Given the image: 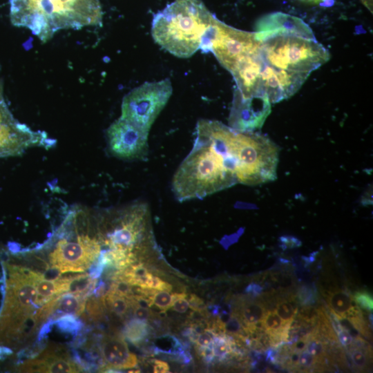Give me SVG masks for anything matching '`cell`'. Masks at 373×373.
<instances>
[{"label":"cell","mask_w":373,"mask_h":373,"mask_svg":"<svg viewBox=\"0 0 373 373\" xmlns=\"http://www.w3.org/2000/svg\"><path fill=\"white\" fill-rule=\"evenodd\" d=\"M198 354L204 359L207 362L211 361L214 358V354L211 346H198Z\"/></svg>","instance_id":"cell-30"},{"label":"cell","mask_w":373,"mask_h":373,"mask_svg":"<svg viewBox=\"0 0 373 373\" xmlns=\"http://www.w3.org/2000/svg\"><path fill=\"white\" fill-rule=\"evenodd\" d=\"M216 336V334L211 329H205L199 334L195 343L198 346H211Z\"/></svg>","instance_id":"cell-27"},{"label":"cell","mask_w":373,"mask_h":373,"mask_svg":"<svg viewBox=\"0 0 373 373\" xmlns=\"http://www.w3.org/2000/svg\"><path fill=\"white\" fill-rule=\"evenodd\" d=\"M238 167L228 129L218 122L200 121L193 146L173 177L172 191L180 202L204 198L237 184Z\"/></svg>","instance_id":"cell-2"},{"label":"cell","mask_w":373,"mask_h":373,"mask_svg":"<svg viewBox=\"0 0 373 373\" xmlns=\"http://www.w3.org/2000/svg\"><path fill=\"white\" fill-rule=\"evenodd\" d=\"M84 369L73 360L65 348L59 345L48 346L35 358L19 365L23 372H79Z\"/></svg>","instance_id":"cell-12"},{"label":"cell","mask_w":373,"mask_h":373,"mask_svg":"<svg viewBox=\"0 0 373 373\" xmlns=\"http://www.w3.org/2000/svg\"><path fill=\"white\" fill-rule=\"evenodd\" d=\"M149 133L120 117L106 130L108 151L120 160H144L149 155Z\"/></svg>","instance_id":"cell-8"},{"label":"cell","mask_w":373,"mask_h":373,"mask_svg":"<svg viewBox=\"0 0 373 373\" xmlns=\"http://www.w3.org/2000/svg\"><path fill=\"white\" fill-rule=\"evenodd\" d=\"M299 1L302 2H305V3H312V4H318L323 1V0H299Z\"/></svg>","instance_id":"cell-34"},{"label":"cell","mask_w":373,"mask_h":373,"mask_svg":"<svg viewBox=\"0 0 373 373\" xmlns=\"http://www.w3.org/2000/svg\"><path fill=\"white\" fill-rule=\"evenodd\" d=\"M1 257L0 361L14 354L50 319L59 297L45 303L39 294L41 273L22 251L9 248Z\"/></svg>","instance_id":"cell-1"},{"label":"cell","mask_w":373,"mask_h":373,"mask_svg":"<svg viewBox=\"0 0 373 373\" xmlns=\"http://www.w3.org/2000/svg\"><path fill=\"white\" fill-rule=\"evenodd\" d=\"M98 349L102 365L105 367L104 370L131 369L137 365V356L130 352L124 338L119 334L104 335Z\"/></svg>","instance_id":"cell-14"},{"label":"cell","mask_w":373,"mask_h":373,"mask_svg":"<svg viewBox=\"0 0 373 373\" xmlns=\"http://www.w3.org/2000/svg\"><path fill=\"white\" fill-rule=\"evenodd\" d=\"M353 300L361 309L367 312H372L373 308L372 296L366 291H358L354 294Z\"/></svg>","instance_id":"cell-24"},{"label":"cell","mask_w":373,"mask_h":373,"mask_svg":"<svg viewBox=\"0 0 373 373\" xmlns=\"http://www.w3.org/2000/svg\"><path fill=\"white\" fill-rule=\"evenodd\" d=\"M173 92L169 79L145 82L123 98L121 117L149 131Z\"/></svg>","instance_id":"cell-6"},{"label":"cell","mask_w":373,"mask_h":373,"mask_svg":"<svg viewBox=\"0 0 373 373\" xmlns=\"http://www.w3.org/2000/svg\"><path fill=\"white\" fill-rule=\"evenodd\" d=\"M173 309L179 313H184L189 307L187 295L185 293H175L172 294Z\"/></svg>","instance_id":"cell-25"},{"label":"cell","mask_w":373,"mask_h":373,"mask_svg":"<svg viewBox=\"0 0 373 373\" xmlns=\"http://www.w3.org/2000/svg\"><path fill=\"white\" fill-rule=\"evenodd\" d=\"M216 19L201 0H175L154 15L151 35L171 54L189 58L201 49Z\"/></svg>","instance_id":"cell-3"},{"label":"cell","mask_w":373,"mask_h":373,"mask_svg":"<svg viewBox=\"0 0 373 373\" xmlns=\"http://www.w3.org/2000/svg\"><path fill=\"white\" fill-rule=\"evenodd\" d=\"M299 365L304 367L305 370H314L316 365L315 358L306 350L299 353Z\"/></svg>","instance_id":"cell-26"},{"label":"cell","mask_w":373,"mask_h":373,"mask_svg":"<svg viewBox=\"0 0 373 373\" xmlns=\"http://www.w3.org/2000/svg\"><path fill=\"white\" fill-rule=\"evenodd\" d=\"M148 334L149 327L146 321L137 318L127 322L124 329V336L136 345L142 343Z\"/></svg>","instance_id":"cell-18"},{"label":"cell","mask_w":373,"mask_h":373,"mask_svg":"<svg viewBox=\"0 0 373 373\" xmlns=\"http://www.w3.org/2000/svg\"><path fill=\"white\" fill-rule=\"evenodd\" d=\"M189 307L194 312H203L206 310L203 300L195 294H191L187 299Z\"/></svg>","instance_id":"cell-29"},{"label":"cell","mask_w":373,"mask_h":373,"mask_svg":"<svg viewBox=\"0 0 373 373\" xmlns=\"http://www.w3.org/2000/svg\"><path fill=\"white\" fill-rule=\"evenodd\" d=\"M270 113L271 102L267 95L244 97L236 89L229 124L236 131L253 132L262 126Z\"/></svg>","instance_id":"cell-9"},{"label":"cell","mask_w":373,"mask_h":373,"mask_svg":"<svg viewBox=\"0 0 373 373\" xmlns=\"http://www.w3.org/2000/svg\"><path fill=\"white\" fill-rule=\"evenodd\" d=\"M261 75L265 93L271 103H277L294 95L310 74L278 69L265 62Z\"/></svg>","instance_id":"cell-11"},{"label":"cell","mask_w":373,"mask_h":373,"mask_svg":"<svg viewBox=\"0 0 373 373\" xmlns=\"http://www.w3.org/2000/svg\"><path fill=\"white\" fill-rule=\"evenodd\" d=\"M128 372H140V370L139 369H132V368H131V370H128Z\"/></svg>","instance_id":"cell-35"},{"label":"cell","mask_w":373,"mask_h":373,"mask_svg":"<svg viewBox=\"0 0 373 373\" xmlns=\"http://www.w3.org/2000/svg\"><path fill=\"white\" fill-rule=\"evenodd\" d=\"M103 298L106 309L119 317L125 316L131 307L129 299L109 290L103 295Z\"/></svg>","instance_id":"cell-19"},{"label":"cell","mask_w":373,"mask_h":373,"mask_svg":"<svg viewBox=\"0 0 373 373\" xmlns=\"http://www.w3.org/2000/svg\"><path fill=\"white\" fill-rule=\"evenodd\" d=\"M153 372L155 373H166L169 372V366L167 363L158 360H153Z\"/></svg>","instance_id":"cell-31"},{"label":"cell","mask_w":373,"mask_h":373,"mask_svg":"<svg viewBox=\"0 0 373 373\" xmlns=\"http://www.w3.org/2000/svg\"><path fill=\"white\" fill-rule=\"evenodd\" d=\"M261 45L255 32L236 29L216 18L201 50L211 52L220 65L231 73L241 61L259 50Z\"/></svg>","instance_id":"cell-5"},{"label":"cell","mask_w":373,"mask_h":373,"mask_svg":"<svg viewBox=\"0 0 373 373\" xmlns=\"http://www.w3.org/2000/svg\"><path fill=\"white\" fill-rule=\"evenodd\" d=\"M256 37L263 41L280 35H293L316 39L311 28L301 19L281 12L262 16L255 23Z\"/></svg>","instance_id":"cell-10"},{"label":"cell","mask_w":373,"mask_h":373,"mask_svg":"<svg viewBox=\"0 0 373 373\" xmlns=\"http://www.w3.org/2000/svg\"><path fill=\"white\" fill-rule=\"evenodd\" d=\"M262 289L263 288L259 284L252 283L247 287L245 291L248 294L256 297L262 293Z\"/></svg>","instance_id":"cell-32"},{"label":"cell","mask_w":373,"mask_h":373,"mask_svg":"<svg viewBox=\"0 0 373 373\" xmlns=\"http://www.w3.org/2000/svg\"><path fill=\"white\" fill-rule=\"evenodd\" d=\"M275 311L286 324L291 325L298 311L296 304V296L277 298Z\"/></svg>","instance_id":"cell-20"},{"label":"cell","mask_w":373,"mask_h":373,"mask_svg":"<svg viewBox=\"0 0 373 373\" xmlns=\"http://www.w3.org/2000/svg\"><path fill=\"white\" fill-rule=\"evenodd\" d=\"M63 332L75 334L81 331L83 323L77 316L66 315L58 318L53 322Z\"/></svg>","instance_id":"cell-21"},{"label":"cell","mask_w":373,"mask_h":373,"mask_svg":"<svg viewBox=\"0 0 373 373\" xmlns=\"http://www.w3.org/2000/svg\"><path fill=\"white\" fill-rule=\"evenodd\" d=\"M0 80V157L19 155L33 146L51 147L55 140L17 121L5 101Z\"/></svg>","instance_id":"cell-7"},{"label":"cell","mask_w":373,"mask_h":373,"mask_svg":"<svg viewBox=\"0 0 373 373\" xmlns=\"http://www.w3.org/2000/svg\"><path fill=\"white\" fill-rule=\"evenodd\" d=\"M240 317L247 334L256 332V325L262 321L266 313L265 303L254 302L242 304L240 309L235 311Z\"/></svg>","instance_id":"cell-17"},{"label":"cell","mask_w":373,"mask_h":373,"mask_svg":"<svg viewBox=\"0 0 373 373\" xmlns=\"http://www.w3.org/2000/svg\"><path fill=\"white\" fill-rule=\"evenodd\" d=\"M153 305L158 307L161 311L165 312L172 307L173 297L168 291L157 290L153 294Z\"/></svg>","instance_id":"cell-23"},{"label":"cell","mask_w":373,"mask_h":373,"mask_svg":"<svg viewBox=\"0 0 373 373\" xmlns=\"http://www.w3.org/2000/svg\"><path fill=\"white\" fill-rule=\"evenodd\" d=\"M330 311L342 317H351L362 314L352 297L344 290L334 289L323 293Z\"/></svg>","instance_id":"cell-15"},{"label":"cell","mask_w":373,"mask_h":373,"mask_svg":"<svg viewBox=\"0 0 373 373\" xmlns=\"http://www.w3.org/2000/svg\"><path fill=\"white\" fill-rule=\"evenodd\" d=\"M131 308L133 309L134 316L137 319L146 321L153 315L151 310L147 307L133 305L131 306Z\"/></svg>","instance_id":"cell-28"},{"label":"cell","mask_w":373,"mask_h":373,"mask_svg":"<svg viewBox=\"0 0 373 373\" xmlns=\"http://www.w3.org/2000/svg\"><path fill=\"white\" fill-rule=\"evenodd\" d=\"M296 297L298 302L304 306L314 305L318 299L315 287L309 285H303L299 287Z\"/></svg>","instance_id":"cell-22"},{"label":"cell","mask_w":373,"mask_h":373,"mask_svg":"<svg viewBox=\"0 0 373 373\" xmlns=\"http://www.w3.org/2000/svg\"><path fill=\"white\" fill-rule=\"evenodd\" d=\"M265 64L260 48L241 61L231 72L236 83V89L242 96L266 95L263 90L261 75Z\"/></svg>","instance_id":"cell-13"},{"label":"cell","mask_w":373,"mask_h":373,"mask_svg":"<svg viewBox=\"0 0 373 373\" xmlns=\"http://www.w3.org/2000/svg\"><path fill=\"white\" fill-rule=\"evenodd\" d=\"M88 297L90 296L70 292L62 294L59 298L48 322L53 324L58 318L66 315L77 317L81 316L85 309Z\"/></svg>","instance_id":"cell-16"},{"label":"cell","mask_w":373,"mask_h":373,"mask_svg":"<svg viewBox=\"0 0 373 373\" xmlns=\"http://www.w3.org/2000/svg\"><path fill=\"white\" fill-rule=\"evenodd\" d=\"M265 62L274 68L311 73L327 62L329 51L316 39L280 35L262 42Z\"/></svg>","instance_id":"cell-4"},{"label":"cell","mask_w":373,"mask_h":373,"mask_svg":"<svg viewBox=\"0 0 373 373\" xmlns=\"http://www.w3.org/2000/svg\"><path fill=\"white\" fill-rule=\"evenodd\" d=\"M281 241L286 245L287 247H295L300 245V242L292 237H281Z\"/></svg>","instance_id":"cell-33"}]
</instances>
